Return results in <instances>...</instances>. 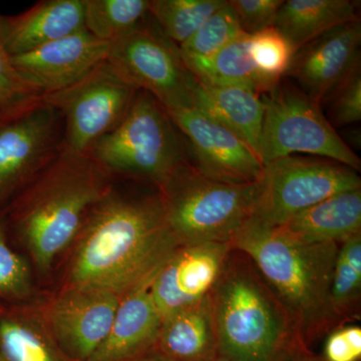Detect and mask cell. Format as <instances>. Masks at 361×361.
<instances>
[{
	"instance_id": "1",
	"label": "cell",
	"mask_w": 361,
	"mask_h": 361,
	"mask_svg": "<svg viewBox=\"0 0 361 361\" xmlns=\"http://www.w3.org/2000/svg\"><path fill=\"white\" fill-rule=\"evenodd\" d=\"M75 242L70 286L97 287L121 296L152 282L179 247L160 193L126 198L113 189L92 207Z\"/></svg>"
},
{
	"instance_id": "2",
	"label": "cell",
	"mask_w": 361,
	"mask_h": 361,
	"mask_svg": "<svg viewBox=\"0 0 361 361\" xmlns=\"http://www.w3.org/2000/svg\"><path fill=\"white\" fill-rule=\"evenodd\" d=\"M111 176L87 154L63 149L2 209L40 271L75 242L92 207L113 189Z\"/></svg>"
},
{
	"instance_id": "3",
	"label": "cell",
	"mask_w": 361,
	"mask_h": 361,
	"mask_svg": "<svg viewBox=\"0 0 361 361\" xmlns=\"http://www.w3.org/2000/svg\"><path fill=\"white\" fill-rule=\"evenodd\" d=\"M245 253L284 306L301 344L311 346L336 327L330 286L339 245L301 244L251 219L231 242Z\"/></svg>"
},
{
	"instance_id": "4",
	"label": "cell",
	"mask_w": 361,
	"mask_h": 361,
	"mask_svg": "<svg viewBox=\"0 0 361 361\" xmlns=\"http://www.w3.org/2000/svg\"><path fill=\"white\" fill-rule=\"evenodd\" d=\"M210 298L219 355L290 361L306 349L279 298L243 252L233 249Z\"/></svg>"
},
{
	"instance_id": "5",
	"label": "cell",
	"mask_w": 361,
	"mask_h": 361,
	"mask_svg": "<svg viewBox=\"0 0 361 361\" xmlns=\"http://www.w3.org/2000/svg\"><path fill=\"white\" fill-rule=\"evenodd\" d=\"M262 188V180L229 184L211 179L186 161L159 193L169 228L179 246L231 244L255 216Z\"/></svg>"
},
{
	"instance_id": "6",
	"label": "cell",
	"mask_w": 361,
	"mask_h": 361,
	"mask_svg": "<svg viewBox=\"0 0 361 361\" xmlns=\"http://www.w3.org/2000/svg\"><path fill=\"white\" fill-rule=\"evenodd\" d=\"M179 130L158 101L137 90L122 122L90 149L87 155L110 174L153 183L160 189L188 161Z\"/></svg>"
},
{
	"instance_id": "7",
	"label": "cell",
	"mask_w": 361,
	"mask_h": 361,
	"mask_svg": "<svg viewBox=\"0 0 361 361\" xmlns=\"http://www.w3.org/2000/svg\"><path fill=\"white\" fill-rule=\"evenodd\" d=\"M262 97L265 111L258 154L263 165L306 154L360 171V158L330 125L322 106L298 87L281 80Z\"/></svg>"
},
{
	"instance_id": "8",
	"label": "cell",
	"mask_w": 361,
	"mask_h": 361,
	"mask_svg": "<svg viewBox=\"0 0 361 361\" xmlns=\"http://www.w3.org/2000/svg\"><path fill=\"white\" fill-rule=\"evenodd\" d=\"M106 61L135 90L152 94L166 111L193 108L197 80L179 47L147 20L110 42Z\"/></svg>"
},
{
	"instance_id": "9",
	"label": "cell",
	"mask_w": 361,
	"mask_h": 361,
	"mask_svg": "<svg viewBox=\"0 0 361 361\" xmlns=\"http://www.w3.org/2000/svg\"><path fill=\"white\" fill-rule=\"evenodd\" d=\"M262 185L254 219L274 228L330 197L361 189V179L336 161L291 155L265 164Z\"/></svg>"
},
{
	"instance_id": "10",
	"label": "cell",
	"mask_w": 361,
	"mask_h": 361,
	"mask_svg": "<svg viewBox=\"0 0 361 361\" xmlns=\"http://www.w3.org/2000/svg\"><path fill=\"white\" fill-rule=\"evenodd\" d=\"M137 92L106 59L75 84L44 96V102L63 116V149L87 154L122 122Z\"/></svg>"
},
{
	"instance_id": "11",
	"label": "cell",
	"mask_w": 361,
	"mask_h": 361,
	"mask_svg": "<svg viewBox=\"0 0 361 361\" xmlns=\"http://www.w3.org/2000/svg\"><path fill=\"white\" fill-rule=\"evenodd\" d=\"M63 142V116L44 102L0 122V210L61 153Z\"/></svg>"
},
{
	"instance_id": "12",
	"label": "cell",
	"mask_w": 361,
	"mask_h": 361,
	"mask_svg": "<svg viewBox=\"0 0 361 361\" xmlns=\"http://www.w3.org/2000/svg\"><path fill=\"white\" fill-rule=\"evenodd\" d=\"M166 111L187 137L194 156L193 165L207 177L229 184L262 180V161L238 135L195 108Z\"/></svg>"
},
{
	"instance_id": "13",
	"label": "cell",
	"mask_w": 361,
	"mask_h": 361,
	"mask_svg": "<svg viewBox=\"0 0 361 361\" xmlns=\"http://www.w3.org/2000/svg\"><path fill=\"white\" fill-rule=\"evenodd\" d=\"M121 298L97 287L66 288L49 315V332L61 353L71 360H89L110 332Z\"/></svg>"
},
{
	"instance_id": "14",
	"label": "cell",
	"mask_w": 361,
	"mask_h": 361,
	"mask_svg": "<svg viewBox=\"0 0 361 361\" xmlns=\"http://www.w3.org/2000/svg\"><path fill=\"white\" fill-rule=\"evenodd\" d=\"M232 250L230 243L178 247L149 285L163 319L210 296Z\"/></svg>"
},
{
	"instance_id": "15",
	"label": "cell",
	"mask_w": 361,
	"mask_h": 361,
	"mask_svg": "<svg viewBox=\"0 0 361 361\" xmlns=\"http://www.w3.org/2000/svg\"><path fill=\"white\" fill-rule=\"evenodd\" d=\"M109 49L110 42L97 39L84 28L11 58L21 77L44 97L84 78L106 61Z\"/></svg>"
},
{
	"instance_id": "16",
	"label": "cell",
	"mask_w": 361,
	"mask_h": 361,
	"mask_svg": "<svg viewBox=\"0 0 361 361\" xmlns=\"http://www.w3.org/2000/svg\"><path fill=\"white\" fill-rule=\"evenodd\" d=\"M360 20L338 26L296 51L285 77L322 106L323 99L360 65Z\"/></svg>"
},
{
	"instance_id": "17",
	"label": "cell",
	"mask_w": 361,
	"mask_h": 361,
	"mask_svg": "<svg viewBox=\"0 0 361 361\" xmlns=\"http://www.w3.org/2000/svg\"><path fill=\"white\" fill-rule=\"evenodd\" d=\"M84 28L85 0H44L18 16H0V37L11 56L35 51Z\"/></svg>"
},
{
	"instance_id": "18",
	"label": "cell",
	"mask_w": 361,
	"mask_h": 361,
	"mask_svg": "<svg viewBox=\"0 0 361 361\" xmlns=\"http://www.w3.org/2000/svg\"><path fill=\"white\" fill-rule=\"evenodd\" d=\"M151 283L122 296L110 332L87 361H127L154 348L163 317L149 290Z\"/></svg>"
},
{
	"instance_id": "19",
	"label": "cell",
	"mask_w": 361,
	"mask_h": 361,
	"mask_svg": "<svg viewBox=\"0 0 361 361\" xmlns=\"http://www.w3.org/2000/svg\"><path fill=\"white\" fill-rule=\"evenodd\" d=\"M274 229L296 243L341 245L361 234V189L330 197Z\"/></svg>"
},
{
	"instance_id": "20",
	"label": "cell",
	"mask_w": 361,
	"mask_h": 361,
	"mask_svg": "<svg viewBox=\"0 0 361 361\" xmlns=\"http://www.w3.org/2000/svg\"><path fill=\"white\" fill-rule=\"evenodd\" d=\"M193 108L238 135L259 157L265 111L262 94L248 87L205 85L197 80Z\"/></svg>"
},
{
	"instance_id": "21",
	"label": "cell",
	"mask_w": 361,
	"mask_h": 361,
	"mask_svg": "<svg viewBox=\"0 0 361 361\" xmlns=\"http://www.w3.org/2000/svg\"><path fill=\"white\" fill-rule=\"evenodd\" d=\"M154 348L173 361H207L219 355L210 296L164 318Z\"/></svg>"
},
{
	"instance_id": "22",
	"label": "cell",
	"mask_w": 361,
	"mask_h": 361,
	"mask_svg": "<svg viewBox=\"0 0 361 361\" xmlns=\"http://www.w3.org/2000/svg\"><path fill=\"white\" fill-rule=\"evenodd\" d=\"M358 20L357 2L350 0H287L274 27L295 52L320 35Z\"/></svg>"
},
{
	"instance_id": "23",
	"label": "cell",
	"mask_w": 361,
	"mask_h": 361,
	"mask_svg": "<svg viewBox=\"0 0 361 361\" xmlns=\"http://www.w3.org/2000/svg\"><path fill=\"white\" fill-rule=\"evenodd\" d=\"M250 37L248 33H240L211 58H182L192 75L202 85H236L248 87L261 94H268L278 85L266 80L254 66L249 51Z\"/></svg>"
},
{
	"instance_id": "24",
	"label": "cell",
	"mask_w": 361,
	"mask_h": 361,
	"mask_svg": "<svg viewBox=\"0 0 361 361\" xmlns=\"http://www.w3.org/2000/svg\"><path fill=\"white\" fill-rule=\"evenodd\" d=\"M42 323L13 304L0 303V361H66Z\"/></svg>"
},
{
	"instance_id": "25",
	"label": "cell",
	"mask_w": 361,
	"mask_h": 361,
	"mask_svg": "<svg viewBox=\"0 0 361 361\" xmlns=\"http://www.w3.org/2000/svg\"><path fill=\"white\" fill-rule=\"evenodd\" d=\"M331 307L341 324L361 313V234L339 245L330 286Z\"/></svg>"
},
{
	"instance_id": "26",
	"label": "cell",
	"mask_w": 361,
	"mask_h": 361,
	"mask_svg": "<svg viewBox=\"0 0 361 361\" xmlns=\"http://www.w3.org/2000/svg\"><path fill=\"white\" fill-rule=\"evenodd\" d=\"M149 16V0H85V30L111 42L133 32Z\"/></svg>"
},
{
	"instance_id": "27",
	"label": "cell",
	"mask_w": 361,
	"mask_h": 361,
	"mask_svg": "<svg viewBox=\"0 0 361 361\" xmlns=\"http://www.w3.org/2000/svg\"><path fill=\"white\" fill-rule=\"evenodd\" d=\"M225 0H149V16L178 47L187 42Z\"/></svg>"
},
{
	"instance_id": "28",
	"label": "cell",
	"mask_w": 361,
	"mask_h": 361,
	"mask_svg": "<svg viewBox=\"0 0 361 361\" xmlns=\"http://www.w3.org/2000/svg\"><path fill=\"white\" fill-rule=\"evenodd\" d=\"M242 32L236 14L226 1L187 42L180 45V56L185 59L211 58Z\"/></svg>"
},
{
	"instance_id": "29",
	"label": "cell",
	"mask_w": 361,
	"mask_h": 361,
	"mask_svg": "<svg viewBox=\"0 0 361 361\" xmlns=\"http://www.w3.org/2000/svg\"><path fill=\"white\" fill-rule=\"evenodd\" d=\"M42 102V94L16 70L0 37V122L18 118Z\"/></svg>"
},
{
	"instance_id": "30",
	"label": "cell",
	"mask_w": 361,
	"mask_h": 361,
	"mask_svg": "<svg viewBox=\"0 0 361 361\" xmlns=\"http://www.w3.org/2000/svg\"><path fill=\"white\" fill-rule=\"evenodd\" d=\"M32 288L30 266L11 245L6 217L0 210V303L23 300L30 295Z\"/></svg>"
},
{
	"instance_id": "31",
	"label": "cell",
	"mask_w": 361,
	"mask_h": 361,
	"mask_svg": "<svg viewBox=\"0 0 361 361\" xmlns=\"http://www.w3.org/2000/svg\"><path fill=\"white\" fill-rule=\"evenodd\" d=\"M249 51L258 73L274 85L285 77L294 54L291 45L275 27L251 35Z\"/></svg>"
},
{
	"instance_id": "32",
	"label": "cell",
	"mask_w": 361,
	"mask_h": 361,
	"mask_svg": "<svg viewBox=\"0 0 361 361\" xmlns=\"http://www.w3.org/2000/svg\"><path fill=\"white\" fill-rule=\"evenodd\" d=\"M322 104H326L327 121L336 128L360 122L361 118L360 65L341 80Z\"/></svg>"
},
{
	"instance_id": "33",
	"label": "cell",
	"mask_w": 361,
	"mask_h": 361,
	"mask_svg": "<svg viewBox=\"0 0 361 361\" xmlns=\"http://www.w3.org/2000/svg\"><path fill=\"white\" fill-rule=\"evenodd\" d=\"M241 30L248 35L274 27L278 11L284 0H230Z\"/></svg>"
},
{
	"instance_id": "34",
	"label": "cell",
	"mask_w": 361,
	"mask_h": 361,
	"mask_svg": "<svg viewBox=\"0 0 361 361\" xmlns=\"http://www.w3.org/2000/svg\"><path fill=\"white\" fill-rule=\"evenodd\" d=\"M322 357L325 361H360L361 327L345 323L326 334Z\"/></svg>"
},
{
	"instance_id": "35",
	"label": "cell",
	"mask_w": 361,
	"mask_h": 361,
	"mask_svg": "<svg viewBox=\"0 0 361 361\" xmlns=\"http://www.w3.org/2000/svg\"><path fill=\"white\" fill-rule=\"evenodd\" d=\"M127 361H173L169 360V358L166 357L161 355V353H159L158 350H156L155 348H152L151 350L147 351V353H142V355L139 356H135V357L132 358V360H129Z\"/></svg>"
},
{
	"instance_id": "36",
	"label": "cell",
	"mask_w": 361,
	"mask_h": 361,
	"mask_svg": "<svg viewBox=\"0 0 361 361\" xmlns=\"http://www.w3.org/2000/svg\"><path fill=\"white\" fill-rule=\"evenodd\" d=\"M290 361H325L322 356L315 355L314 353L308 349H301L297 351Z\"/></svg>"
},
{
	"instance_id": "37",
	"label": "cell",
	"mask_w": 361,
	"mask_h": 361,
	"mask_svg": "<svg viewBox=\"0 0 361 361\" xmlns=\"http://www.w3.org/2000/svg\"><path fill=\"white\" fill-rule=\"evenodd\" d=\"M207 361H232V360H228V358L224 357V356L218 355V356H216L215 358H212V360H207Z\"/></svg>"
}]
</instances>
